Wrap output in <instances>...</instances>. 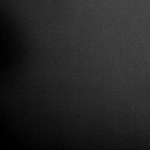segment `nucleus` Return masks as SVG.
<instances>
[]
</instances>
